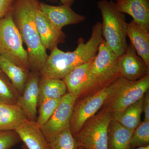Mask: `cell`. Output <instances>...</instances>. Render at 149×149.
<instances>
[{"label":"cell","instance_id":"obj_27","mask_svg":"<svg viewBox=\"0 0 149 149\" xmlns=\"http://www.w3.org/2000/svg\"><path fill=\"white\" fill-rule=\"evenodd\" d=\"M14 130L0 131V149H11L21 142Z\"/></svg>","mask_w":149,"mask_h":149},{"label":"cell","instance_id":"obj_23","mask_svg":"<svg viewBox=\"0 0 149 149\" xmlns=\"http://www.w3.org/2000/svg\"><path fill=\"white\" fill-rule=\"evenodd\" d=\"M49 143V149H78L80 146L71 133L70 126L51 139Z\"/></svg>","mask_w":149,"mask_h":149},{"label":"cell","instance_id":"obj_4","mask_svg":"<svg viewBox=\"0 0 149 149\" xmlns=\"http://www.w3.org/2000/svg\"><path fill=\"white\" fill-rule=\"evenodd\" d=\"M118 57L104 40L88 69L85 97L109 86L120 77L117 63Z\"/></svg>","mask_w":149,"mask_h":149},{"label":"cell","instance_id":"obj_8","mask_svg":"<svg viewBox=\"0 0 149 149\" xmlns=\"http://www.w3.org/2000/svg\"><path fill=\"white\" fill-rule=\"evenodd\" d=\"M114 87L115 81L75 102L70 123V128L73 136L79 132L88 119L95 115L103 106Z\"/></svg>","mask_w":149,"mask_h":149},{"label":"cell","instance_id":"obj_20","mask_svg":"<svg viewBox=\"0 0 149 149\" xmlns=\"http://www.w3.org/2000/svg\"><path fill=\"white\" fill-rule=\"evenodd\" d=\"M134 130L111 119L108 130V149H131L130 141Z\"/></svg>","mask_w":149,"mask_h":149},{"label":"cell","instance_id":"obj_1","mask_svg":"<svg viewBox=\"0 0 149 149\" xmlns=\"http://www.w3.org/2000/svg\"><path fill=\"white\" fill-rule=\"evenodd\" d=\"M103 40L101 23L97 22L93 26L88 41L86 42L84 39L80 37L74 51L64 52L58 47L51 51L45 65L40 71V77L63 79L77 67L93 61Z\"/></svg>","mask_w":149,"mask_h":149},{"label":"cell","instance_id":"obj_21","mask_svg":"<svg viewBox=\"0 0 149 149\" xmlns=\"http://www.w3.org/2000/svg\"><path fill=\"white\" fill-rule=\"evenodd\" d=\"M38 105L46 99L61 98L66 94L67 89L63 79L40 77Z\"/></svg>","mask_w":149,"mask_h":149},{"label":"cell","instance_id":"obj_6","mask_svg":"<svg viewBox=\"0 0 149 149\" xmlns=\"http://www.w3.org/2000/svg\"><path fill=\"white\" fill-rule=\"evenodd\" d=\"M23 42L10 10L0 19V55L30 71L28 53Z\"/></svg>","mask_w":149,"mask_h":149},{"label":"cell","instance_id":"obj_26","mask_svg":"<svg viewBox=\"0 0 149 149\" xmlns=\"http://www.w3.org/2000/svg\"><path fill=\"white\" fill-rule=\"evenodd\" d=\"M149 145V121L144 120L134 130L130 141L131 149Z\"/></svg>","mask_w":149,"mask_h":149},{"label":"cell","instance_id":"obj_13","mask_svg":"<svg viewBox=\"0 0 149 149\" xmlns=\"http://www.w3.org/2000/svg\"><path fill=\"white\" fill-rule=\"evenodd\" d=\"M40 9L55 27L59 29L67 25L78 24L85 21V17L74 12L71 7L62 5L52 6L40 2Z\"/></svg>","mask_w":149,"mask_h":149},{"label":"cell","instance_id":"obj_3","mask_svg":"<svg viewBox=\"0 0 149 149\" xmlns=\"http://www.w3.org/2000/svg\"><path fill=\"white\" fill-rule=\"evenodd\" d=\"M97 7L102 18V34L104 40L113 53L118 57L125 52L127 27L125 14L117 10L113 0H100Z\"/></svg>","mask_w":149,"mask_h":149},{"label":"cell","instance_id":"obj_18","mask_svg":"<svg viewBox=\"0 0 149 149\" xmlns=\"http://www.w3.org/2000/svg\"><path fill=\"white\" fill-rule=\"evenodd\" d=\"M27 119L17 104L0 103V131H15Z\"/></svg>","mask_w":149,"mask_h":149},{"label":"cell","instance_id":"obj_5","mask_svg":"<svg viewBox=\"0 0 149 149\" xmlns=\"http://www.w3.org/2000/svg\"><path fill=\"white\" fill-rule=\"evenodd\" d=\"M149 88V74L135 81L119 77L103 107L111 113L120 112L143 97Z\"/></svg>","mask_w":149,"mask_h":149},{"label":"cell","instance_id":"obj_30","mask_svg":"<svg viewBox=\"0 0 149 149\" xmlns=\"http://www.w3.org/2000/svg\"><path fill=\"white\" fill-rule=\"evenodd\" d=\"M62 5L71 7L76 0H58Z\"/></svg>","mask_w":149,"mask_h":149},{"label":"cell","instance_id":"obj_9","mask_svg":"<svg viewBox=\"0 0 149 149\" xmlns=\"http://www.w3.org/2000/svg\"><path fill=\"white\" fill-rule=\"evenodd\" d=\"M77 100L69 93L61 98L53 114L41 127L48 143L51 139L70 126L74 104Z\"/></svg>","mask_w":149,"mask_h":149},{"label":"cell","instance_id":"obj_2","mask_svg":"<svg viewBox=\"0 0 149 149\" xmlns=\"http://www.w3.org/2000/svg\"><path fill=\"white\" fill-rule=\"evenodd\" d=\"M40 5L39 0H14L11 10L14 22L27 46L30 70L39 73L48 56L35 23V12Z\"/></svg>","mask_w":149,"mask_h":149},{"label":"cell","instance_id":"obj_28","mask_svg":"<svg viewBox=\"0 0 149 149\" xmlns=\"http://www.w3.org/2000/svg\"><path fill=\"white\" fill-rule=\"evenodd\" d=\"M14 0H0V19L11 10Z\"/></svg>","mask_w":149,"mask_h":149},{"label":"cell","instance_id":"obj_15","mask_svg":"<svg viewBox=\"0 0 149 149\" xmlns=\"http://www.w3.org/2000/svg\"><path fill=\"white\" fill-rule=\"evenodd\" d=\"M116 7L149 32V0H116Z\"/></svg>","mask_w":149,"mask_h":149},{"label":"cell","instance_id":"obj_24","mask_svg":"<svg viewBox=\"0 0 149 149\" xmlns=\"http://www.w3.org/2000/svg\"><path fill=\"white\" fill-rule=\"evenodd\" d=\"M20 95L0 70V103L16 104Z\"/></svg>","mask_w":149,"mask_h":149},{"label":"cell","instance_id":"obj_32","mask_svg":"<svg viewBox=\"0 0 149 149\" xmlns=\"http://www.w3.org/2000/svg\"><path fill=\"white\" fill-rule=\"evenodd\" d=\"M21 149H27V148H26V146L23 144V145H22V146Z\"/></svg>","mask_w":149,"mask_h":149},{"label":"cell","instance_id":"obj_16","mask_svg":"<svg viewBox=\"0 0 149 149\" xmlns=\"http://www.w3.org/2000/svg\"><path fill=\"white\" fill-rule=\"evenodd\" d=\"M92 61L77 67L63 79L68 93L77 100L84 96L87 91L88 70Z\"/></svg>","mask_w":149,"mask_h":149},{"label":"cell","instance_id":"obj_17","mask_svg":"<svg viewBox=\"0 0 149 149\" xmlns=\"http://www.w3.org/2000/svg\"><path fill=\"white\" fill-rule=\"evenodd\" d=\"M127 37L130 39L137 54L149 68V32L132 20L128 23Z\"/></svg>","mask_w":149,"mask_h":149},{"label":"cell","instance_id":"obj_12","mask_svg":"<svg viewBox=\"0 0 149 149\" xmlns=\"http://www.w3.org/2000/svg\"><path fill=\"white\" fill-rule=\"evenodd\" d=\"M39 72L30 71L24 90L17 104L30 120L36 121L39 101Z\"/></svg>","mask_w":149,"mask_h":149},{"label":"cell","instance_id":"obj_33","mask_svg":"<svg viewBox=\"0 0 149 149\" xmlns=\"http://www.w3.org/2000/svg\"><path fill=\"white\" fill-rule=\"evenodd\" d=\"M48 1L53 3H56V2H57V0H48Z\"/></svg>","mask_w":149,"mask_h":149},{"label":"cell","instance_id":"obj_31","mask_svg":"<svg viewBox=\"0 0 149 149\" xmlns=\"http://www.w3.org/2000/svg\"><path fill=\"white\" fill-rule=\"evenodd\" d=\"M134 149H149V145L146 146L139 147Z\"/></svg>","mask_w":149,"mask_h":149},{"label":"cell","instance_id":"obj_25","mask_svg":"<svg viewBox=\"0 0 149 149\" xmlns=\"http://www.w3.org/2000/svg\"><path fill=\"white\" fill-rule=\"evenodd\" d=\"M61 98L46 99L39 104V114L36 122L42 127L50 118L58 105Z\"/></svg>","mask_w":149,"mask_h":149},{"label":"cell","instance_id":"obj_19","mask_svg":"<svg viewBox=\"0 0 149 149\" xmlns=\"http://www.w3.org/2000/svg\"><path fill=\"white\" fill-rule=\"evenodd\" d=\"M0 70L10 80L20 95L24 90L30 71L1 55Z\"/></svg>","mask_w":149,"mask_h":149},{"label":"cell","instance_id":"obj_7","mask_svg":"<svg viewBox=\"0 0 149 149\" xmlns=\"http://www.w3.org/2000/svg\"><path fill=\"white\" fill-rule=\"evenodd\" d=\"M111 119V113L103 108L86 121L74 139L85 149H108V130Z\"/></svg>","mask_w":149,"mask_h":149},{"label":"cell","instance_id":"obj_10","mask_svg":"<svg viewBox=\"0 0 149 149\" xmlns=\"http://www.w3.org/2000/svg\"><path fill=\"white\" fill-rule=\"evenodd\" d=\"M118 67L120 77L130 81L139 80L149 74V68L139 56L132 44L118 57Z\"/></svg>","mask_w":149,"mask_h":149},{"label":"cell","instance_id":"obj_22","mask_svg":"<svg viewBox=\"0 0 149 149\" xmlns=\"http://www.w3.org/2000/svg\"><path fill=\"white\" fill-rule=\"evenodd\" d=\"M143 97L123 111L111 113L112 119L130 130H135L141 122Z\"/></svg>","mask_w":149,"mask_h":149},{"label":"cell","instance_id":"obj_29","mask_svg":"<svg viewBox=\"0 0 149 149\" xmlns=\"http://www.w3.org/2000/svg\"><path fill=\"white\" fill-rule=\"evenodd\" d=\"M143 112L144 113V120L149 121V92L146 93L143 97Z\"/></svg>","mask_w":149,"mask_h":149},{"label":"cell","instance_id":"obj_11","mask_svg":"<svg viewBox=\"0 0 149 149\" xmlns=\"http://www.w3.org/2000/svg\"><path fill=\"white\" fill-rule=\"evenodd\" d=\"M35 21L41 42L46 50H52L58 45L64 43L66 36L62 29L55 27L40 7L35 12Z\"/></svg>","mask_w":149,"mask_h":149},{"label":"cell","instance_id":"obj_34","mask_svg":"<svg viewBox=\"0 0 149 149\" xmlns=\"http://www.w3.org/2000/svg\"><path fill=\"white\" fill-rule=\"evenodd\" d=\"M84 149V148H83V147L80 146H79V149Z\"/></svg>","mask_w":149,"mask_h":149},{"label":"cell","instance_id":"obj_14","mask_svg":"<svg viewBox=\"0 0 149 149\" xmlns=\"http://www.w3.org/2000/svg\"><path fill=\"white\" fill-rule=\"evenodd\" d=\"M27 149H49V146L36 121L26 119L15 130Z\"/></svg>","mask_w":149,"mask_h":149}]
</instances>
